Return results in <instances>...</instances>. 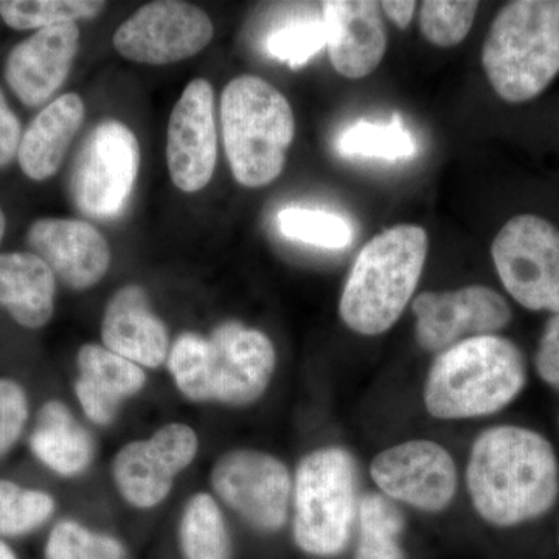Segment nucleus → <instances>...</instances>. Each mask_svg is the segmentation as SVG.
I'll use <instances>...</instances> for the list:
<instances>
[{
  "label": "nucleus",
  "mask_w": 559,
  "mask_h": 559,
  "mask_svg": "<svg viewBox=\"0 0 559 559\" xmlns=\"http://www.w3.org/2000/svg\"><path fill=\"white\" fill-rule=\"evenodd\" d=\"M507 293L530 311L559 314V230L536 215L507 221L491 246Z\"/></svg>",
  "instance_id": "nucleus-10"
},
{
  "label": "nucleus",
  "mask_w": 559,
  "mask_h": 559,
  "mask_svg": "<svg viewBox=\"0 0 559 559\" xmlns=\"http://www.w3.org/2000/svg\"><path fill=\"white\" fill-rule=\"evenodd\" d=\"M0 559H17L9 544L3 543L2 539H0Z\"/></svg>",
  "instance_id": "nucleus-37"
},
{
  "label": "nucleus",
  "mask_w": 559,
  "mask_h": 559,
  "mask_svg": "<svg viewBox=\"0 0 559 559\" xmlns=\"http://www.w3.org/2000/svg\"><path fill=\"white\" fill-rule=\"evenodd\" d=\"M103 347L142 369H159L170 353V333L153 311L148 294L139 285L117 290L102 320Z\"/></svg>",
  "instance_id": "nucleus-19"
},
{
  "label": "nucleus",
  "mask_w": 559,
  "mask_h": 559,
  "mask_svg": "<svg viewBox=\"0 0 559 559\" xmlns=\"http://www.w3.org/2000/svg\"><path fill=\"white\" fill-rule=\"evenodd\" d=\"M213 24L200 7L157 0L140 7L114 33V47L124 60L165 66L189 60L212 43Z\"/></svg>",
  "instance_id": "nucleus-12"
},
{
  "label": "nucleus",
  "mask_w": 559,
  "mask_h": 559,
  "mask_svg": "<svg viewBox=\"0 0 559 559\" xmlns=\"http://www.w3.org/2000/svg\"><path fill=\"white\" fill-rule=\"evenodd\" d=\"M527 384L521 348L507 337H473L433 359L425 384L426 411L439 419L488 417L510 406Z\"/></svg>",
  "instance_id": "nucleus-3"
},
{
  "label": "nucleus",
  "mask_w": 559,
  "mask_h": 559,
  "mask_svg": "<svg viewBox=\"0 0 559 559\" xmlns=\"http://www.w3.org/2000/svg\"><path fill=\"white\" fill-rule=\"evenodd\" d=\"M481 64L502 100L525 103L559 75V0H516L496 14Z\"/></svg>",
  "instance_id": "nucleus-5"
},
{
  "label": "nucleus",
  "mask_w": 559,
  "mask_h": 559,
  "mask_svg": "<svg viewBox=\"0 0 559 559\" xmlns=\"http://www.w3.org/2000/svg\"><path fill=\"white\" fill-rule=\"evenodd\" d=\"M358 539L353 559H409L403 546L406 516L380 492H366L358 506Z\"/></svg>",
  "instance_id": "nucleus-25"
},
{
  "label": "nucleus",
  "mask_w": 559,
  "mask_h": 559,
  "mask_svg": "<svg viewBox=\"0 0 559 559\" xmlns=\"http://www.w3.org/2000/svg\"><path fill=\"white\" fill-rule=\"evenodd\" d=\"M86 108L79 94H66L46 106L21 139L17 159L32 180H47L60 170L70 143L83 124Z\"/></svg>",
  "instance_id": "nucleus-21"
},
{
  "label": "nucleus",
  "mask_w": 559,
  "mask_h": 559,
  "mask_svg": "<svg viewBox=\"0 0 559 559\" xmlns=\"http://www.w3.org/2000/svg\"><path fill=\"white\" fill-rule=\"evenodd\" d=\"M180 559H235L229 524L218 500L197 492L187 500L178 524Z\"/></svg>",
  "instance_id": "nucleus-24"
},
{
  "label": "nucleus",
  "mask_w": 559,
  "mask_h": 559,
  "mask_svg": "<svg viewBox=\"0 0 559 559\" xmlns=\"http://www.w3.org/2000/svg\"><path fill=\"white\" fill-rule=\"evenodd\" d=\"M98 0H0V17L14 31H43L51 25L94 20L105 10Z\"/></svg>",
  "instance_id": "nucleus-27"
},
{
  "label": "nucleus",
  "mask_w": 559,
  "mask_h": 559,
  "mask_svg": "<svg viewBox=\"0 0 559 559\" xmlns=\"http://www.w3.org/2000/svg\"><path fill=\"white\" fill-rule=\"evenodd\" d=\"M358 468L342 447L311 451L293 480L290 535L311 558H336L348 549L358 522Z\"/></svg>",
  "instance_id": "nucleus-7"
},
{
  "label": "nucleus",
  "mask_w": 559,
  "mask_h": 559,
  "mask_svg": "<svg viewBox=\"0 0 559 559\" xmlns=\"http://www.w3.org/2000/svg\"><path fill=\"white\" fill-rule=\"evenodd\" d=\"M412 311L419 347L436 355L460 342L491 336L511 322L509 301L484 285L444 293L428 290L414 300Z\"/></svg>",
  "instance_id": "nucleus-14"
},
{
  "label": "nucleus",
  "mask_w": 559,
  "mask_h": 559,
  "mask_svg": "<svg viewBox=\"0 0 559 559\" xmlns=\"http://www.w3.org/2000/svg\"><path fill=\"white\" fill-rule=\"evenodd\" d=\"M466 488L474 510L492 527L513 528L540 520L559 496L557 452L536 430L489 428L471 448Z\"/></svg>",
  "instance_id": "nucleus-1"
},
{
  "label": "nucleus",
  "mask_w": 559,
  "mask_h": 559,
  "mask_svg": "<svg viewBox=\"0 0 559 559\" xmlns=\"http://www.w3.org/2000/svg\"><path fill=\"white\" fill-rule=\"evenodd\" d=\"M28 447L46 468L68 479L86 473L95 457L94 437L60 400L40 406Z\"/></svg>",
  "instance_id": "nucleus-22"
},
{
  "label": "nucleus",
  "mask_w": 559,
  "mask_h": 559,
  "mask_svg": "<svg viewBox=\"0 0 559 559\" xmlns=\"http://www.w3.org/2000/svg\"><path fill=\"white\" fill-rule=\"evenodd\" d=\"M75 395L91 423L109 426L127 401L146 385V373L138 364L121 358L98 344H84L76 353Z\"/></svg>",
  "instance_id": "nucleus-20"
},
{
  "label": "nucleus",
  "mask_w": 559,
  "mask_h": 559,
  "mask_svg": "<svg viewBox=\"0 0 559 559\" xmlns=\"http://www.w3.org/2000/svg\"><path fill=\"white\" fill-rule=\"evenodd\" d=\"M429 238L423 227L401 224L371 238L356 257L340 301L345 325L378 336L399 322L417 289Z\"/></svg>",
  "instance_id": "nucleus-4"
},
{
  "label": "nucleus",
  "mask_w": 559,
  "mask_h": 559,
  "mask_svg": "<svg viewBox=\"0 0 559 559\" xmlns=\"http://www.w3.org/2000/svg\"><path fill=\"white\" fill-rule=\"evenodd\" d=\"M165 364L176 389L191 403L246 407L270 389L277 353L263 331L226 320L207 336L179 334Z\"/></svg>",
  "instance_id": "nucleus-2"
},
{
  "label": "nucleus",
  "mask_w": 559,
  "mask_h": 559,
  "mask_svg": "<svg viewBox=\"0 0 559 559\" xmlns=\"http://www.w3.org/2000/svg\"><path fill=\"white\" fill-rule=\"evenodd\" d=\"M79 49L76 22L33 33L7 58L5 80L10 90L25 106L44 105L68 80Z\"/></svg>",
  "instance_id": "nucleus-17"
},
{
  "label": "nucleus",
  "mask_w": 559,
  "mask_h": 559,
  "mask_svg": "<svg viewBox=\"0 0 559 559\" xmlns=\"http://www.w3.org/2000/svg\"><path fill=\"white\" fill-rule=\"evenodd\" d=\"M536 373L544 384L559 392V314L547 320L535 353Z\"/></svg>",
  "instance_id": "nucleus-34"
},
{
  "label": "nucleus",
  "mask_w": 559,
  "mask_h": 559,
  "mask_svg": "<svg viewBox=\"0 0 559 559\" xmlns=\"http://www.w3.org/2000/svg\"><path fill=\"white\" fill-rule=\"evenodd\" d=\"M336 150L344 157H371L389 162L409 160L417 154V140L404 128L399 114L389 124L356 121L337 138Z\"/></svg>",
  "instance_id": "nucleus-26"
},
{
  "label": "nucleus",
  "mask_w": 559,
  "mask_h": 559,
  "mask_svg": "<svg viewBox=\"0 0 559 559\" xmlns=\"http://www.w3.org/2000/svg\"><path fill=\"white\" fill-rule=\"evenodd\" d=\"M558 425H559V417H558Z\"/></svg>",
  "instance_id": "nucleus-40"
},
{
  "label": "nucleus",
  "mask_w": 559,
  "mask_h": 559,
  "mask_svg": "<svg viewBox=\"0 0 559 559\" xmlns=\"http://www.w3.org/2000/svg\"><path fill=\"white\" fill-rule=\"evenodd\" d=\"M216 498L248 527L277 535L288 524L293 477L288 466L270 452L238 448L224 452L210 473Z\"/></svg>",
  "instance_id": "nucleus-8"
},
{
  "label": "nucleus",
  "mask_w": 559,
  "mask_h": 559,
  "mask_svg": "<svg viewBox=\"0 0 559 559\" xmlns=\"http://www.w3.org/2000/svg\"><path fill=\"white\" fill-rule=\"evenodd\" d=\"M218 159L215 94L207 80L191 81L173 108L167 134V164L173 183L183 193L209 186Z\"/></svg>",
  "instance_id": "nucleus-15"
},
{
  "label": "nucleus",
  "mask_w": 559,
  "mask_h": 559,
  "mask_svg": "<svg viewBox=\"0 0 559 559\" xmlns=\"http://www.w3.org/2000/svg\"><path fill=\"white\" fill-rule=\"evenodd\" d=\"M200 451L197 430L186 423H168L150 439L134 440L116 452L110 465L120 498L135 510H151L170 496L179 474Z\"/></svg>",
  "instance_id": "nucleus-11"
},
{
  "label": "nucleus",
  "mask_w": 559,
  "mask_h": 559,
  "mask_svg": "<svg viewBox=\"0 0 559 559\" xmlns=\"http://www.w3.org/2000/svg\"><path fill=\"white\" fill-rule=\"evenodd\" d=\"M323 47H326V32L322 17L289 22L266 39L267 53L290 69L307 64Z\"/></svg>",
  "instance_id": "nucleus-32"
},
{
  "label": "nucleus",
  "mask_w": 559,
  "mask_h": 559,
  "mask_svg": "<svg viewBox=\"0 0 559 559\" xmlns=\"http://www.w3.org/2000/svg\"><path fill=\"white\" fill-rule=\"evenodd\" d=\"M55 510L49 492L0 479V538L31 535L50 521Z\"/></svg>",
  "instance_id": "nucleus-28"
},
{
  "label": "nucleus",
  "mask_w": 559,
  "mask_h": 559,
  "mask_svg": "<svg viewBox=\"0 0 559 559\" xmlns=\"http://www.w3.org/2000/svg\"><path fill=\"white\" fill-rule=\"evenodd\" d=\"M140 165L134 132L106 120L84 139L70 171V193L76 209L94 219H114L130 201Z\"/></svg>",
  "instance_id": "nucleus-9"
},
{
  "label": "nucleus",
  "mask_w": 559,
  "mask_h": 559,
  "mask_svg": "<svg viewBox=\"0 0 559 559\" xmlns=\"http://www.w3.org/2000/svg\"><path fill=\"white\" fill-rule=\"evenodd\" d=\"M46 559H130L123 540L110 533L98 532L79 521L62 520L51 528Z\"/></svg>",
  "instance_id": "nucleus-29"
},
{
  "label": "nucleus",
  "mask_w": 559,
  "mask_h": 559,
  "mask_svg": "<svg viewBox=\"0 0 559 559\" xmlns=\"http://www.w3.org/2000/svg\"><path fill=\"white\" fill-rule=\"evenodd\" d=\"M380 5L385 16L393 24L399 25L401 31H406L409 27L415 9H417V2H412V0H388V2H381Z\"/></svg>",
  "instance_id": "nucleus-36"
},
{
  "label": "nucleus",
  "mask_w": 559,
  "mask_h": 559,
  "mask_svg": "<svg viewBox=\"0 0 559 559\" xmlns=\"http://www.w3.org/2000/svg\"><path fill=\"white\" fill-rule=\"evenodd\" d=\"M558 544H559V532H558Z\"/></svg>",
  "instance_id": "nucleus-39"
},
{
  "label": "nucleus",
  "mask_w": 559,
  "mask_h": 559,
  "mask_svg": "<svg viewBox=\"0 0 559 559\" xmlns=\"http://www.w3.org/2000/svg\"><path fill=\"white\" fill-rule=\"evenodd\" d=\"M381 11L380 2L371 0L323 2L330 61L345 79H366L381 64L388 50Z\"/></svg>",
  "instance_id": "nucleus-18"
},
{
  "label": "nucleus",
  "mask_w": 559,
  "mask_h": 559,
  "mask_svg": "<svg viewBox=\"0 0 559 559\" xmlns=\"http://www.w3.org/2000/svg\"><path fill=\"white\" fill-rule=\"evenodd\" d=\"M370 474L385 498L425 513L447 510L457 492V466L437 441L395 444L373 459Z\"/></svg>",
  "instance_id": "nucleus-13"
},
{
  "label": "nucleus",
  "mask_w": 559,
  "mask_h": 559,
  "mask_svg": "<svg viewBox=\"0 0 559 559\" xmlns=\"http://www.w3.org/2000/svg\"><path fill=\"white\" fill-rule=\"evenodd\" d=\"M277 224L283 237L318 248L342 249L353 238L348 221L325 210L283 209L278 212Z\"/></svg>",
  "instance_id": "nucleus-30"
},
{
  "label": "nucleus",
  "mask_w": 559,
  "mask_h": 559,
  "mask_svg": "<svg viewBox=\"0 0 559 559\" xmlns=\"http://www.w3.org/2000/svg\"><path fill=\"white\" fill-rule=\"evenodd\" d=\"M57 277L33 252L0 253V307L25 329L38 330L53 318Z\"/></svg>",
  "instance_id": "nucleus-23"
},
{
  "label": "nucleus",
  "mask_w": 559,
  "mask_h": 559,
  "mask_svg": "<svg viewBox=\"0 0 559 559\" xmlns=\"http://www.w3.org/2000/svg\"><path fill=\"white\" fill-rule=\"evenodd\" d=\"M221 128L231 175L260 189L282 175L296 119L288 98L260 76L231 80L221 95Z\"/></svg>",
  "instance_id": "nucleus-6"
},
{
  "label": "nucleus",
  "mask_w": 559,
  "mask_h": 559,
  "mask_svg": "<svg viewBox=\"0 0 559 559\" xmlns=\"http://www.w3.org/2000/svg\"><path fill=\"white\" fill-rule=\"evenodd\" d=\"M5 229H7L5 213H3V210L0 209V241H2L3 234H5Z\"/></svg>",
  "instance_id": "nucleus-38"
},
{
  "label": "nucleus",
  "mask_w": 559,
  "mask_h": 559,
  "mask_svg": "<svg viewBox=\"0 0 559 559\" xmlns=\"http://www.w3.org/2000/svg\"><path fill=\"white\" fill-rule=\"evenodd\" d=\"M479 2L471 0H426L419 11L421 33L437 47H455L468 36Z\"/></svg>",
  "instance_id": "nucleus-31"
},
{
  "label": "nucleus",
  "mask_w": 559,
  "mask_h": 559,
  "mask_svg": "<svg viewBox=\"0 0 559 559\" xmlns=\"http://www.w3.org/2000/svg\"><path fill=\"white\" fill-rule=\"evenodd\" d=\"M27 241L32 252L70 289L94 288L109 270L108 241L86 221L40 218L28 229Z\"/></svg>",
  "instance_id": "nucleus-16"
},
{
  "label": "nucleus",
  "mask_w": 559,
  "mask_h": 559,
  "mask_svg": "<svg viewBox=\"0 0 559 559\" xmlns=\"http://www.w3.org/2000/svg\"><path fill=\"white\" fill-rule=\"evenodd\" d=\"M22 139L21 121L11 110L0 90V168L7 167L17 156Z\"/></svg>",
  "instance_id": "nucleus-35"
},
{
  "label": "nucleus",
  "mask_w": 559,
  "mask_h": 559,
  "mask_svg": "<svg viewBox=\"0 0 559 559\" xmlns=\"http://www.w3.org/2000/svg\"><path fill=\"white\" fill-rule=\"evenodd\" d=\"M28 415L31 406L25 389L20 382L0 378V459L16 447Z\"/></svg>",
  "instance_id": "nucleus-33"
}]
</instances>
